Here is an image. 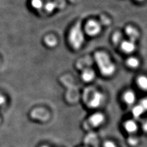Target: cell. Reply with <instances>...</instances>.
I'll list each match as a JSON object with an SVG mask.
<instances>
[{"mask_svg":"<svg viewBox=\"0 0 147 147\" xmlns=\"http://www.w3.org/2000/svg\"><path fill=\"white\" fill-rule=\"evenodd\" d=\"M94 59L101 74L104 76H112L116 71V67L109 55L103 52H97L94 54Z\"/></svg>","mask_w":147,"mask_h":147,"instance_id":"cell-1","label":"cell"},{"mask_svg":"<svg viewBox=\"0 0 147 147\" xmlns=\"http://www.w3.org/2000/svg\"><path fill=\"white\" fill-rule=\"evenodd\" d=\"M68 40L71 47L75 50L80 49L84 43V33L82 28L81 22H77L71 29Z\"/></svg>","mask_w":147,"mask_h":147,"instance_id":"cell-2","label":"cell"},{"mask_svg":"<svg viewBox=\"0 0 147 147\" xmlns=\"http://www.w3.org/2000/svg\"><path fill=\"white\" fill-rule=\"evenodd\" d=\"M84 99L87 105L91 109H96L100 107L104 101V95L94 90L88 88L85 91Z\"/></svg>","mask_w":147,"mask_h":147,"instance_id":"cell-3","label":"cell"},{"mask_svg":"<svg viewBox=\"0 0 147 147\" xmlns=\"http://www.w3.org/2000/svg\"><path fill=\"white\" fill-rule=\"evenodd\" d=\"M105 120V117L101 113H95L91 115L85 123V127L87 129L100 126Z\"/></svg>","mask_w":147,"mask_h":147,"instance_id":"cell-4","label":"cell"},{"mask_svg":"<svg viewBox=\"0 0 147 147\" xmlns=\"http://www.w3.org/2000/svg\"><path fill=\"white\" fill-rule=\"evenodd\" d=\"M101 30H102L101 24L94 20L88 21L85 26V33L87 35L91 37L98 36L100 33Z\"/></svg>","mask_w":147,"mask_h":147,"instance_id":"cell-5","label":"cell"},{"mask_svg":"<svg viewBox=\"0 0 147 147\" xmlns=\"http://www.w3.org/2000/svg\"><path fill=\"white\" fill-rule=\"evenodd\" d=\"M120 47L122 51L127 54L134 52L136 48L135 42L130 40H123L120 44Z\"/></svg>","mask_w":147,"mask_h":147,"instance_id":"cell-6","label":"cell"},{"mask_svg":"<svg viewBox=\"0 0 147 147\" xmlns=\"http://www.w3.org/2000/svg\"><path fill=\"white\" fill-rule=\"evenodd\" d=\"M125 33L128 36L129 39L130 40L136 42V40L139 38V33L137 30L133 26L129 25L127 26L125 28Z\"/></svg>","mask_w":147,"mask_h":147,"instance_id":"cell-7","label":"cell"},{"mask_svg":"<svg viewBox=\"0 0 147 147\" xmlns=\"http://www.w3.org/2000/svg\"><path fill=\"white\" fill-rule=\"evenodd\" d=\"M123 100L126 104L129 105H132L136 102V94L132 91H127L123 95Z\"/></svg>","mask_w":147,"mask_h":147,"instance_id":"cell-8","label":"cell"},{"mask_svg":"<svg viewBox=\"0 0 147 147\" xmlns=\"http://www.w3.org/2000/svg\"><path fill=\"white\" fill-rule=\"evenodd\" d=\"M82 79L85 82H90L95 77V73L91 69H86L82 73Z\"/></svg>","mask_w":147,"mask_h":147,"instance_id":"cell-9","label":"cell"},{"mask_svg":"<svg viewBox=\"0 0 147 147\" xmlns=\"http://www.w3.org/2000/svg\"><path fill=\"white\" fill-rule=\"evenodd\" d=\"M124 127H125V130L130 134H133V133L136 132L138 129L137 123L132 119L126 121L125 125H124Z\"/></svg>","mask_w":147,"mask_h":147,"instance_id":"cell-10","label":"cell"},{"mask_svg":"<svg viewBox=\"0 0 147 147\" xmlns=\"http://www.w3.org/2000/svg\"><path fill=\"white\" fill-rule=\"evenodd\" d=\"M44 42L47 47L50 48H53L57 45L58 40L54 35L49 34L46 36L44 38Z\"/></svg>","mask_w":147,"mask_h":147,"instance_id":"cell-11","label":"cell"},{"mask_svg":"<svg viewBox=\"0 0 147 147\" xmlns=\"http://www.w3.org/2000/svg\"><path fill=\"white\" fill-rule=\"evenodd\" d=\"M145 110H146L142 107L140 104H139V105H136V106L133 107L132 110V112L133 116H134L135 118H139L144 113Z\"/></svg>","mask_w":147,"mask_h":147,"instance_id":"cell-12","label":"cell"},{"mask_svg":"<svg viewBox=\"0 0 147 147\" xmlns=\"http://www.w3.org/2000/svg\"><path fill=\"white\" fill-rule=\"evenodd\" d=\"M140 64L139 59L135 57L129 58L126 60V65L132 69H136L139 67Z\"/></svg>","mask_w":147,"mask_h":147,"instance_id":"cell-13","label":"cell"},{"mask_svg":"<svg viewBox=\"0 0 147 147\" xmlns=\"http://www.w3.org/2000/svg\"><path fill=\"white\" fill-rule=\"evenodd\" d=\"M123 40V36L119 32H115L112 36V42L115 45H120Z\"/></svg>","mask_w":147,"mask_h":147,"instance_id":"cell-14","label":"cell"},{"mask_svg":"<svg viewBox=\"0 0 147 147\" xmlns=\"http://www.w3.org/2000/svg\"><path fill=\"white\" fill-rule=\"evenodd\" d=\"M137 84L142 90H146L147 88V79L145 76H140L137 79Z\"/></svg>","mask_w":147,"mask_h":147,"instance_id":"cell-15","label":"cell"},{"mask_svg":"<svg viewBox=\"0 0 147 147\" xmlns=\"http://www.w3.org/2000/svg\"><path fill=\"white\" fill-rule=\"evenodd\" d=\"M31 5L33 9L40 10L44 7V3L42 0H31Z\"/></svg>","mask_w":147,"mask_h":147,"instance_id":"cell-16","label":"cell"},{"mask_svg":"<svg viewBox=\"0 0 147 147\" xmlns=\"http://www.w3.org/2000/svg\"><path fill=\"white\" fill-rule=\"evenodd\" d=\"M44 9H45L46 11L49 12V13H51L55 10L56 6H55L54 3L49 1V2L46 3L45 4H44Z\"/></svg>","mask_w":147,"mask_h":147,"instance_id":"cell-17","label":"cell"},{"mask_svg":"<svg viewBox=\"0 0 147 147\" xmlns=\"http://www.w3.org/2000/svg\"><path fill=\"white\" fill-rule=\"evenodd\" d=\"M128 144L131 145V146H136L138 144V139L136 137L134 136H131L130 137H129V139L127 140Z\"/></svg>","mask_w":147,"mask_h":147,"instance_id":"cell-18","label":"cell"},{"mask_svg":"<svg viewBox=\"0 0 147 147\" xmlns=\"http://www.w3.org/2000/svg\"><path fill=\"white\" fill-rule=\"evenodd\" d=\"M104 147H117L116 145L111 141H107L104 144Z\"/></svg>","mask_w":147,"mask_h":147,"instance_id":"cell-19","label":"cell"},{"mask_svg":"<svg viewBox=\"0 0 147 147\" xmlns=\"http://www.w3.org/2000/svg\"><path fill=\"white\" fill-rule=\"evenodd\" d=\"M5 102H6V98L4 97L3 94H0V107L3 106V105L5 104Z\"/></svg>","mask_w":147,"mask_h":147,"instance_id":"cell-20","label":"cell"},{"mask_svg":"<svg viewBox=\"0 0 147 147\" xmlns=\"http://www.w3.org/2000/svg\"><path fill=\"white\" fill-rule=\"evenodd\" d=\"M142 107H143L145 110H146V107H147V102H146V100L143 99L142 100H141L140 104Z\"/></svg>","mask_w":147,"mask_h":147,"instance_id":"cell-21","label":"cell"},{"mask_svg":"<svg viewBox=\"0 0 147 147\" xmlns=\"http://www.w3.org/2000/svg\"><path fill=\"white\" fill-rule=\"evenodd\" d=\"M137 1H144V0H137Z\"/></svg>","mask_w":147,"mask_h":147,"instance_id":"cell-22","label":"cell"},{"mask_svg":"<svg viewBox=\"0 0 147 147\" xmlns=\"http://www.w3.org/2000/svg\"><path fill=\"white\" fill-rule=\"evenodd\" d=\"M42 147H49L48 146H42Z\"/></svg>","mask_w":147,"mask_h":147,"instance_id":"cell-23","label":"cell"},{"mask_svg":"<svg viewBox=\"0 0 147 147\" xmlns=\"http://www.w3.org/2000/svg\"><path fill=\"white\" fill-rule=\"evenodd\" d=\"M0 123H1V118H0Z\"/></svg>","mask_w":147,"mask_h":147,"instance_id":"cell-24","label":"cell"}]
</instances>
